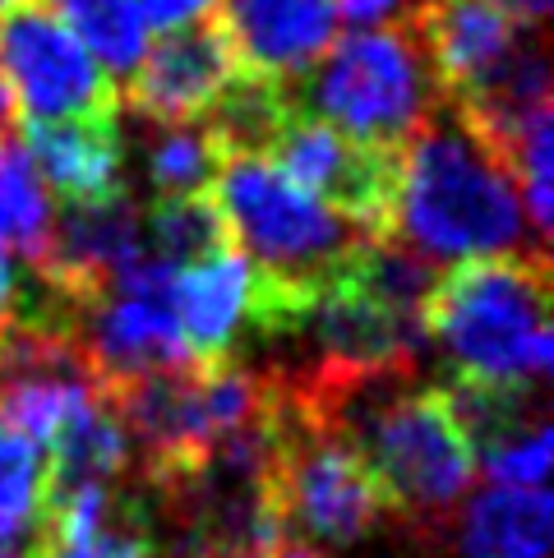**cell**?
I'll return each mask as SVG.
<instances>
[{"label":"cell","mask_w":554,"mask_h":558,"mask_svg":"<svg viewBox=\"0 0 554 558\" xmlns=\"http://www.w3.org/2000/svg\"><path fill=\"white\" fill-rule=\"evenodd\" d=\"M19 125V107H14V93H10V78L0 70V138H10Z\"/></svg>","instance_id":"obj_25"},{"label":"cell","mask_w":554,"mask_h":558,"mask_svg":"<svg viewBox=\"0 0 554 558\" xmlns=\"http://www.w3.org/2000/svg\"><path fill=\"white\" fill-rule=\"evenodd\" d=\"M0 70L10 78L14 107H24L33 125L111 121L121 111L116 78L43 0H19L0 14Z\"/></svg>","instance_id":"obj_5"},{"label":"cell","mask_w":554,"mask_h":558,"mask_svg":"<svg viewBox=\"0 0 554 558\" xmlns=\"http://www.w3.org/2000/svg\"><path fill=\"white\" fill-rule=\"evenodd\" d=\"M61 24L84 43V51L111 78L134 74L148 51V24L138 0H43Z\"/></svg>","instance_id":"obj_19"},{"label":"cell","mask_w":554,"mask_h":558,"mask_svg":"<svg viewBox=\"0 0 554 558\" xmlns=\"http://www.w3.org/2000/svg\"><path fill=\"white\" fill-rule=\"evenodd\" d=\"M388 241L434 268L545 250L527 222L508 162L453 107L398 153Z\"/></svg>","instance_id":"obj_1"},{"label":"cell","mask_w":554,"mask_h":558,"mask_svg":"<svg viewBox=\"0 0 554 558\" xmlns=\"http://www.w3.org/2000/svg\"><path fill=\"white\" fill-rule=\"evenodd\" d=\"M291 116L287 84L254 74H236L231 84L217 93V102L204 111V130L213 134V144L222 148V157H264L273 148L277 130Z\"/></svg>","instance_id":"obj_16"},{"label":"cell","mask_w":554,"mask_h":558,"mask_svg":"<svg viewBox=\"0 0 554 558\" xmlns=\"http://www.w3.org/2000/svg\"><path fill=\"white\" fill-rule=\"evenodd\" d=\"M144 254V208L125 185L107 198L65 204V213L51 227V250L33 277L79 314L93 301H103L116 287V277Z\"/></svg>","instance_id":"obj_7"},{"label":"cell","mask_w":554,"mask_h":558,"mask_svg":"<svg viewBox=\"0 0 554 558\" xmlns=\"http://www.w3.org/2000/svg\"><path fill=\"white\" fill-rule=\"evenodd\" d=\"M499 14H508L518 28H531V33H545L550 24V5L554 0H490Z\"/></svg>","instance_id":"obj_23"},{"label":"cell","mask_w":554,"mask_h":558,"mask_svg":"<svg viewBox=\"0 0 554 558\" xmlns=\"http://www.w3.org/2000/svg\"><path fill=\"white\" fill-rule=\"evenodd\" d=\"M264 162L277 175H287L296 190H305L333 213L351 217L370 235H380V241L388 235L393 185H398V157L393 153L361 148L347 134L291 111L287 125L277 130L273 148L264 153Z\"/></svg>","instance_id":"obj_6"},{"label":"cell","mask_w":554,"mask_h":558,"mask_svg":"<svg viewBox=\"0 0 554 558\" xmlns=\"http://www.w3.org/2000/svg\"><path fill=\"white\" fill-rule=\"evenodd\" d=\"M554 531V504L545 489L490 485L458 512L462 558H545Z\"/></svg>","instance_id":"obj_13"},{"label":"cell","mask_w":554,"mask_h":558,"mask_svg":"<svg viewBox=\"0 0 554 558\" xmlns=\"http://www.w3.org/2000/svg\"><path fill=\"white\" fill-rule=\"evenodd\" d=\"M14 5H19V0H0V14H10Z\"/></svg>","instance_id":"obj_26"},{"label":"cell","mask_w":554,"mask_h":558,"mask_svg":"<svg viewBox=\"0 0 554 558\" xmlns=\"http://www.w3.org/2000/svg\"><path fill=\"white\" fill-rule=\"evenodd\" d=\"M138 167L153 185V198H190L213 194L217 167H222V148L213 144L204 121L190 125H144L138 134Z\"/></svg>","instance_id":"obj_17"},{"label":"cell","mask_w":554,"mask_h":558,"mask_svg":"<svg viewBox=\"0 0 554 558\" xmlns=\"http://www.w3.org/2000/svg\"><path fill=\"white\" fill-rule=\"evenodd\" d=\"M0 558H28V554H19V549H0Z\"/></svg>","instance_id":"obj_27"},{"label":"cell","mask_w":554,"mask_h":558,"mask_svg":"<svg viewBox=\"0 0 554 558\" xmlns=\"http://www.w3.org/2000/svg\"><path fill=\"white\" fill-rule=\"evenodd\" d=\"M28 157L51 194L65 204H88L125 190V134L111 121L28 125Z\"/></svg>","instance_id":"obj_12"},{"label":"cell","mask_w":554,"mask_h":558,"mask_svg":"<svg viewBox=\"0 0 554 558\" xmlns=\"http://www.w3.org/2000/svg\"><path fill=\"white\" fill-rule=\"evenodd\" d=\"M213 198L222 208L231 245L245 250L241 258L254 268V277L301 305L347 277L361 250L380 241L351 217L296 190L264 157H222Z\"/></svg>","instance_id":"obj_3"},{"label":"cell","mask_w":554,"mask_h":558,"mask_svg":"<svg viewBox=\"0 0 554 558\" xmlns=\"http://www.w3.org/2000/svg\"><path fill=\"white\" fill-rule=\"evenodd\" d=\"M51 227H56L51 190L37 175L24 138L19 134L0 138V254L10 250L24 258L28 272H37L51 250Z\"/></svg>","instance_id":"obj_14"},{"label":"cell","mask_w":554,"mask_h":558,"mask_svg":"<svg viewBox=\"0 0 554 558\" xmlns=\"http://www.w3.org/2000/svg\"><path fill=\"white\" fill-rule=\"evenodd\" d=\"M144 245L153 258H162L167 268H190L222 250H236L213 194L153 198L144 208Z\"/></svg>","instance_id":"obj_18"},{"label":"cell","mask_w":554,"mask_h":558,"mask_svg":"<svg viewBox=\"0 0 554 558\" xmlns=\"http://www.w3.org/2000/svg\"><path fill=\"white\" fill-rule=\"evenodd\" d=\"M130 466V438L116 421V411L103 402H93L79 421L51 444L47 462V494L61 489H84V485H121V475Z\"/></svg>","instance_id":"obj_15"},{"label":"cell","mask_w":554,"mask_h":558,"mask_svg":"<svg viewBox=\"0 0 554 558\" xmlns=\"http://www.w3.org/2000/svg\"><path fill=\"white\" fill-rule=\"evenodd\" d=\"M213 5H217V0H138V10H144V24L157 28V33L200 24V19L213 14Z\"/></svg>","instance_id":"obj_22"},{"label":"cell","mask_w":554,"mask_h":558,"mask_svg":"<svg viewBox=\"0 0 554 558\" xmlns=\"http://www.w3.org/2000/svg\"><path fill=\"white\" fill-rule=\"evenodd\" d=\"M171 314L194 361H236V351L254 337V268L241 250L176 268Z\"/></svg>","instance_id":"obj_11"},{"label":"cell","mask_w":554,"mask_h":558,"mask_svg":"<svg viewBox=\"0 0 554 558\" xmlns=\"http://www.w3.org/2000/svg\"><path fill=\"white\" fill-rule=\"evenodd\" d=\"M287 97L291 111L393 157L448 107L411 19L393 28L347 33L305 78H296Z\"/></svg>","instance_id":"obj_4"},{"label":"cell","mask_w":554,"mask_h":558,"mask_svg":"<svg viewBox=\"0 0 554 558\" xmlns=\"http://www.w3.org/2000/svg\"><path fill=\"white\" fill-rule=\"evenodd\" d=\"M14 305H19V272L5 254H0V328L14 318Z\"/></svg>","instance_id":"obj_24"},{"label":"cell","mask_w":554,"mask_h":558,"mask_svg":"<svg viewBox=\"0 0 554 558\" xmlns=\"http://www.w3.org/2000/svg\"><path fill=\"white\" fill-rule=\"evenodd\" d=\"M236 74L241 70L231 61L227 37L217 33L208 14L200 24H185L157 37L130 74L125 102L144 125H190V121H204V111L217 102V93Z\"/></svg>","instance_id":"obj_8"},{"label":"cell","mask_w":554,"mask_h":558,"mask_svg":"<svg viewBox=\"0 0 554 558\" xmlns=\"http://www.w3.org/2000/svg\"><path fill=\"white\" fill-rule=\"evenodd\" d=\"M213 24L227 37L236 70L287 88L338 43L333 0H217Z\"/></svg>","instance_id":"obj_9"},{"label":"cell","mask_w":554,"mask_h":558,"mask_svg":"<svg viewBox=\"0 0 554 558\" xmlns=\"http://www.w3.org/2000/svg\"><path fill=\"white\" fill-rule=\"evenodd\" d=\"M416 5H421V0H333V10H342V19L356 33L407 24V19L416 14Z\"/></svg>","instance_id":"obj_21"},{"label":"cell","mask_w":554,"mask_h":558,"mask_svg":"<svg viewBox=\"0 0 554 558\" xmlns=\"http://www.w3.org/2000/svg\"><path fill=\"white\" fill-rule=\"evenodd\" d=\"M411 24L421 33V47L444 88V102L477 97L485 84H494L518 61V51L531 37H545V33L518 28L490 0H421Z\"/></svg>","instance_id":"obj_10"},{"label":"cell","mask_w":554,"mask_h":558,"mask_svg":"<svg viewBox=\"0 0 554 558\" xmlns=\"http://www.w3.org/2000/svg\"><path fill=\"white\" fill-rule=\"evenodd\" d=\"M425 337L453 365V384L541 388L554 365L550 254L471 258L439 272L425 305Z\"/></svg>","instance_id":"obj_2"},{"label":"cell","mask_w":554,"mask_h":558,"mask_svg":"<svg viewBox=\"0 0 554 558\" xmlns=\"http://www.w3.org/2000/svg\"><path fill=\"white\" fill-rule=\"evenodd\" d=\"M47 508V462L33 444L0 429V549L37 531Z\"/></svg>","instance_id":"obj_20"}]
</instances>
